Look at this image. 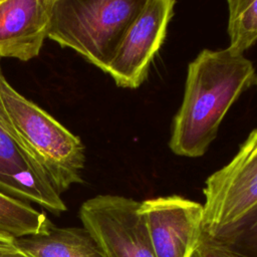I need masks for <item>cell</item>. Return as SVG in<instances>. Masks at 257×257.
Segmentation results:
<instances>
[{
  "mask_svg": "<svg viewBox=\"0 0 257 257\" xmlns=\"http://www.w3.org/2000/svg\"><path fill=\"white\" fill-rule=\"evenodd\" d=\"M253 63L227 47L204 49L188 65L182 104L174 116L169 142L181 157L203 156L238 97L256 83Z\"/></svg>",
  "mask_w": 257,
  "mask_h": 257,
  "instance_id": "obj_1",
  "label": "cell"
},
{
  "mask_svg": "<svg viewBox=\"0 0 257 257\" xmlns=\"http://www.w3.org/2000/svg\"><path fill=\"white\" fill-rule=\"evenodd\" d=\"M0 94L20 140L60 195L82 183L85 150L80 139L18 92L2 74Z\"/></svg>",
  "mask_w": 257,
  "mask_h": 257,
  "instance_id": "obj_2",
  "label": "cell"
},
{
  "mask_svg": "<svg viewBox=\"0 0 257 257\" xmlns=\"http://www.w3.org/2000/svg\"><path fill=\"white\" fill-rule=\"evenodd\" d=\"M145 0H54L48 38L105 72Z\"/></svg>",
  "mask_w": 257,
  "mask_h": 257,
  "instance_id": "obj_3",
  "label": "cell"
},
{
  "mask_svg": "<svg viewBox=\"0 0 257 257\" xmlns=\"http://www.w3.org/2000/svg\"><path fill=\"white\" fill-rule=\"evenodd\" d=\"M204 234L229 228L257 205V127L235 157L205 182Z\"/></svg>",
  "mask_w": 257,
  "mask_h": 257,
  "instance_id": "obj_4",
  "label": "cell"
},
{
  "mask_svg": "<svg viewBox=\"0 0 257 257\" xmlns=\"http://www.w3.org/2000/svg\"><path fill=\"white\" fill-rule=\"evenodd\" d=\"M141 203L117 195H97L82 203L79 219L101 257H156Z\"/></svg>",
  "mask_w": 257,
  "mask_h": 257,
  "instance_id": "obj_5",
  "label": "cell"
},
{
  "mask_svg": "<svg viewBox=\"0 0 257 257\" xmlns=\"http://www.w3.org/2000/svg\"><path fill=\"white\" fill-rule=\"evenodd\" d=\"M175 4L174 0H145L104 72L117 86L136 89L145 82L154 57L167 36Z\"/></svg>",
  "mask_w": 257,
  "mask_h": 257,
  "instance_id": "obj_6",
  "label": "cell"
},
{
  "mask_svg": "<svg viewBox=\"0 0 257 257\" xmlns=\"http://www.w3.org/2000/svg\"><path fill=\"white\" fill-rule=\"evenodd\" d=\"M3 72L0 65V78ZM0 192L60 215L67 210L17 135L0 94Z\"/></svg>",
  "mask_w": 257,
  "mask_h": 257,
  "instance_id": "obj_7",
  "label": "cell"
},
{
  "mask_svg": "<svg viewBox=\"0 0 257 257\" xmlns=\"http://www.w3.org/2000/svg\"><path fill=\"white\" fill-rule=\"evenodd\" d=\"M156 257H191L204 236L203 205L173 195L141 203Z\"/></svg>",
  "mask_w": 257,
  "mask_h": 257,
  "instance_id": "obj_8",
  "label": "cell"
},
{
  "mask_svg": "<svg viewBox=\"0 0 257 257\" xmlns=\"http://www.w3.org/2000/svg\"><path fill=\"white\" fill-rule=\"evenodd\" d=\"M54 0H0V57L29 61L48 38Z\"/></svg>",
  "mask_w": 257,
  "mask_h": 257,
  "instance_id": "obj_9",
  "label": "cell"
},
{
  "mask_svg": "<svg viewBox=\"0 0 257 257\" xmlns=\"http://www.w3.org/2000/svg\"><path fill=\"white\" fill-rule=\"evenodd\" d=\"M13 243L28 257H101L97 245L83 227L52 225L45 233L15 238Z\"/></svg>",
  "mask_w": 257,
  "mask_h": 257,
  "instance_id": "obj_10",
  "label": "cell"
},
{
  "mask_svg": "<svg viewBox=\"0 0 257 257\" xmlns=\"http://www.w3.org/2000/svg\"><path fill=\"white\" fill-rule=\"evenodd\" d=\"M52 222L42 212L0 192V234L13 239L45 233Z\"/></svg>",
  "mask_w": 257,
  "mask_h": 257,
  "instance_id": "obj_11",
  "label": "cell"
},
{
  "mask_svg": "<svg viewBox=\"0 0 257 257\" xmlns=\"http://www.w3.org/2000/svg\"><path fill=\"white\" fill-rule=\"evenodd\" d=\"M204 237L218 248L237 257H257V205L238 222L214 235Z\"/></svg>",
  "mask_w": 257,
  "mask_h": 257,
  "instance_id": "obj_12",
  "label": "cell"
},
{
  "mask_svg": "<svg viewBox=\"0 0 257 257\" xmlns=\"http://www.w3.org/2000/svg\"><path fill=\"white\" fill-rule=\"evenodd\" d=\"M229 48L244 54L257 42V0H229Z\"/></svg>",
  "mask_w": 257,
  "mask_h": 257,
  "instance_id": "obj_13",
  "label": "cell"
},
{
  "mask_svg": "<svg viewBox=\"0 0 257 257\" xmlns=\"http://www.w3.org/2000/svg\"><path fill=\"white\" fill-rule=\"evenodd\" d=\"M200 250L202 252L203 257H237L229 252H226L217 246L213 245L211 242H209L204 236L201 241L200 245Z\"/></svg>",
  "mask_w": 257,
  "mask_h": 257,
  "instance_id": "obj_14",
  "label": "cell"
},
{
  "mask_svg": "<svg viewBox=\"0 0 257 257\" xmlns=\"http://www.w3.org/2000/svg\"><path fill=\"white\" fill-rule=\"evenodd\" d=\"M0 257H28L15 247L13 249H0Z\"/></svg>",
  "mask_w": 257,
  "mask_h": 257,
  "instance_id": "obj_15",
  "label": "cell"
},
{
  "mask_svg": "<svg viewBox=\"0 0 257 257\" xmlns=\"http://www.w3.org/2000/svg\"><path fill=\"white\" fill-rule=\"evenodd\" d=\"M14 239L0 234V249H13Z\"/></svg>",
  "mask_w": 257,
  "mask_h": 257,
  "instance_id": "obj_16",
  "label": "cell"
},
{
  "mask_svg": "<svg viewBox=\"0 0 257 257\" xmlns=\"http://www.w3.org/2000/svg\"><path fill=\"white\" fill-rule=\"evenodd\" d=\"M191 257H203L202 252H201V250H200V247L195 251V253H194Z\"/></svg>",
  "mask_w": 257,
  "mask_h": 257,
  "instance_id": "obj_17",
  "label": "cell"
},
{
  "mask_svg": "<svg viewBox=\"0 0 257 257\" xmlns=\"http://www.w3.org/2000/svg\"><path fill=\"white\" fill-rule=\"evenodd\" d=\"M256 84H257V80H256Z\"/></svg>",
  "mask_w": 257,
  "mask_h": 257,
  "instance_id": "obj_18",
  "label": "cell"
}]
</instances>
